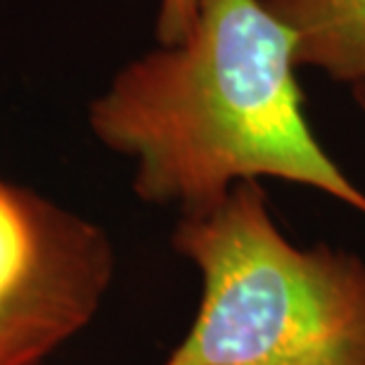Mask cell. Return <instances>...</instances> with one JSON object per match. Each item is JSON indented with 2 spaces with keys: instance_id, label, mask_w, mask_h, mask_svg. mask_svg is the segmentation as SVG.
I'll return each mask as SVG.
<instances>
[{
  "instance_id": "3957f363",
  "label": "cell",
  "mask_w": 365,
  "mask_h": 365,
  "mask_svg": "<svg viewBox=\"0 0 365 365\" xmlns=\"http://www.w3.org/2000/svg\"><path fill=\"white\" fill-rule=\"evenodd\" d=\"M112 273V245L83 218L31 275L0 287V365L41 363L88 325Z\"/></svg>"
},
{
  "instance_id": "277c9868",
  "label": "cell",
  "mask_w": 365,
  "mask_h": 365,
  "mask_svg": "<svg viewBox=\"0 0 365 365\" xmlns=\"http://www.w3.org/2000/svg\"><path fill=\"white\" fill-rule=\"evenodd\" d=\"M294 36L297 67H313L351 88L365 83V0H264Z\"/></svg>"
},
{
  "instance_id": "6da1fadb",
  "label": "cell",
  "mask_w": 365,
  "mask_h": 365,
  "mask_svg": "<svg viewBox=\"0 0 365 365\" xmlns=\"http://www.w3.org/2000/svg\"><path fill=\"white\" fill-rule=\"evenodd\" d=\"M297 69L294 36L264 0H197L185 38L116 71L91 102L88 123L133 162L143 202L192 214L237 182L277 178L365 216V190L306 119Z\"/></svg>"
},
{
  "instance_id": "5b68a950",
  "label": "cell",
  "mask_w": 365,
  "mask_h": 365,
  "mask_svg": "<svg viewBox=\"0 0 365 365\" xmlns=\"http://www.w3.org/2000/svg\"><path fill=\"white\" fill-rule=\"evenodd\" d=\"M197 17V0H159L155 34L159 46H171L187 36Z\"/></svg>"
},
{
  "instance_id": "7a4b0ae2",
  "label": "cell",
  "mask_w": 365,
  "mask_h": 365,
  "mask_svg": "<svg viewBox=\"0 0 365 365\" xmlns=\"http://www.w3.org/2000/svg\"><path fill=\"white\" fill-rule=\"evenodd\" d=\"M173 247L202 302L164 365H365V261L284 237L261 180L182 214Z\"/></svg>"
},
{
  "instance_id": "8992f818",
  "label": "cell",
  "mask_w": 365,
  "mask_h": 365,
  "mask_svg": "<svg viewBox=\"0 0 365 365\" xmlns=\"http://www.w3.org/2000/svg\"><path fill=\"white\" fill-rule=\"evenodd\" d=\"M354 95H356V100H359V105L363 107V112H365V83L363 86H356Z\"/></svg>"
}]
</instances>
